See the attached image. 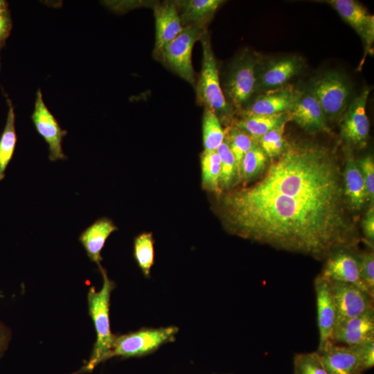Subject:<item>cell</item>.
<instances>
[{
    "instance_id": "obj_1",
    "label": "cell",
    "mask_w": 374,
    "mask_h": 374,
    "mask_svg": "<svg viewBox=\"0 0 374 374\" xmlns=\"http://www.w3.org/2000/svg\"><path fill=\"white\" fill-rule=\"evenodd\" d=\"M343 173L332 148L287 142L256 181L217 196L216 213L231 234L326 260L360 240Z\"/></svg>"
},
{
    "instance_id": "obj_2",
    "label": "cell",
    "mask_w": 374,
    "mask_h": 374,
    "mask_svg": "<svg viewBox=\"0 0 374 374\" xmlns=\"http://www.w3.org/2000/svg\"><path fill=\"white\" fill-rule=\"evenodd\" d=\"M99 270L103 277L102 287L96 291L94 287H90L87 294L89 314L93 323L96 340L88 361L72 374L90 373L99 364L105 362L116 337L112 332L109 320L110 296L116 285L102 266Z\"/></svg>"
},
{
    "instance_id": "obj_3",
    "label": "cell",
    "mask_w": 374,
    "mask_h": 374,
    "mask_svg": "<svg viewBox=\"0 0 374 374\" xmlns=\"http://www.w3.org/2000/svg\"><path fill=\"white\" fill-rule=\"evenodd\" d=\"M199 40L203 57L202 71L196 87L197 102L204 108L212 110L220 122L229 124L232 121L235 111L229 104L221 88L217 62L207 31Z\"/></svg>"
},
{
    "instance_id": "obj_4",
    "label": "cell",
    "mask_w": 374,
    "mask_h": 374,
    "mask_svg": "<svg viewBox=\"0 0 374 374\" xmlns=\"http://www.w3.org/2000/svg\"><path fill=\"white\" fill-rule=\"evenodd\" d=\"M176 326L159 328H141L139 330L116 336L113 347L106 361L115 357L130 358L152 353L165 344L175 339Z\"/></svg>"
},
{
    "instance_id": "obj_5",
    "label": "cell",
    "mask_w": 374,
    "mask_h": 374,
    "mask_svg": "<svg viewBox=\"0 0 374 374\" xmlns=\"http://www.w3.org/2000/svg\"><path fill=\"white\" fill-rule=\"evenodd\" d=\"M258 58L243 52L231 63L224 83V96L233 109L241 111L256 89Z\"/></svg>"
},
{
    "instance_id": "obj_6",
    "label": "cell",
    "mask_w": 374,
    "mask_h": 374,
    "mask_svg": "<svg viewBox=\"0 0 374 374\" xmlns=\"http://www.w3.org/2000/svg\"><path fill=\"white\" fill-rule=\"evenodd\" d=\"M206 31V29L195 26L184 28L177 37L163 48L157 59L181 78L195 85L192 51L195 43Z\"/></svg>"
},
{
    "instance_id": "obj_7",
    "label": "cell",
    "mask_w": 374,
    "mask_h": 374,
    "mask_svg": "<svg viewBox=\"0 0 374 374\" xmlns=\"http://www.w3.org/2000/svg\"><path fill=\"white\" fill-rule=\"evenodd\" d=\"M350 91L349 82L342 74L330 71L313 82L310 93L318 100L326 117L334 118L346 111Z\"/></svg>"
},
{
    "instance_id": "obj_8",
    "label": "cell",
    "mask_w": 374,
    "mask_h": 374,
    "mask_svg": "<svg viewBox=\"0 0 374 374\" xmlns=\"http://www.w3.org/2000/svg\"><path fill=\"white\" fill-rule=\"evenodd\" d=\"M328 281L336 307L335 323L359 316L373 308L374 296L364 290L351 283L331 280Z\"/></svg>"
},
{
    "instance_id": "obj_9",
    "label": "cell",
    "mask_w": 374,
    "mask_h": 374,
    "mask_svg": "<svg viewBox=\"0 0 374 374\" xmlns=\"http://www.w3.org/2000/svg\"><path fill=\"white\" fill-rule=\"evenodd\" d=\"M31 119L38 134L48 146V159L51 161L66 159L62 150V139L67 131L62 130L53 114L46 106L41 90L36 93V98Z\"/></svg>"
},
{
    "instance_id": "obj_10",
    "label": "cell",
    "mask_w": 374,
    "mask_h": 374,
    "mask_svg": "<svg viewBox=\"0 0 374 374\" xmlns=\"http://www.w3.org/2000/svg\"><path fill=\"white\" fill-rule=\"evenodd\" d=\"M370 89L365 87L344 112L341 134L349 144L362 148L366 145L370 132V122L366 107Z\"/></svg>"
},
{
    "instance_id": "obj_11",
    "label": "cell",
    "mask_w": 374,
    "mask_h": 374,
    "mask_svg": "<svg viewBox=\"0 0 374 374\" xmlns=\"http://www.w3.org/2000/svg\"><path fill=\"white\" fill-rule=\"evenodd\" d=\"M374 338V308L335 324L330 341L353 346Z\"/></svg>"
},
{
    "instance_id": "obj_12",
    "label": "cell",
    "mask_w": 374,
    "mask_h": 374,
    "mask_svg": "<svg viewBox=\"0 0 374 374\" xmlns=\"http://www.w3.org/2000/svg\"><path fill=\"white\" fill-rule=\"evenodd\" d=\"M320 276L327 280L351 283L367 292L353 249H340L332 253L326 259Z\"/></svg>"
},
{
    "instance_id": "obj_13",
    "label": "cell",
    "mask_w": 374,
    "mask_h": 374,
    "mask_svg": "<svg viewBox=\"0 0 374 374\" xmlns=\"http://www.w3.org/2000/svg\"><path fill=\"white\" fill-rule=\"evenodd\" d=\"M314 285L319 333L317 352L320 353L330 340L336 321V307L328 280L319 275Z\"/></svg>"
},
{
    "instance_id": "obj_14",
    "label": "cell",
    "mask_w": 374,
    "mask_h": 374,
    "mask_svg": "<svg viewBox=\"0 0 374 374\" xmlns=\"http://www.w3.org/2000/svg\"><path fill=\"white\" fill-rule=\"evenodd\" d=\"M300 93L291 87L271 89L247 105L240 112L242 116L285 113L291 109Z\"/></svg>"
},
{
    "instance_id": "obj_15",
    "label": "cell",
    "mask_w": 374,
    "mask_h": 374,
    "mask_svg": "<svg viewBox=\"0 0 374 374\" xmlns=\"http://www.w3.org/2000/svg\"><path fill=\"white\" fill-rule=\"evenodd\" d=\"M153 10L156 30L153 54L157 59L163 48L177 37L184 28L173 1L155 3Z\"/></svg>"
},
{
    "instance_id": "obj_16",
    "label": "cell",
    "mask_w": 374,
    "mask_h": 374,
    "mask_svg": "<svg viewBox=\"0 0 374 374\" xmlns=\"http://www.w3.org/2000/svg\"><path fill=\"white\" fill-rule=\"evenodd\" d=\"M290 120L309 132H327L326 117L316 98L310 92L300 93L291 109Z\"/></svg>"
},
{
    "instance_id": "obj_17",
    "label": "cell",
    "mask_w": 374,
    "mask_h": 374,
    "mask_svg": "<svg viewBox=\"0 0 374 374\" xmlns=\"http://www.w3.org/2000/svg\"><path fill=\"white\" fill-rule=\"evenodd\" d=\"M341 18L350 25L365 42L371 46L374 40V17L358 2L353 0H330L327 1Z\"/></svg>"
},
{
    "instance_id": "obj_18",
    "label": "cell",
    "mask_w": 374,
    "mask_h": 374,
    "mask_svg": "<svg viewBox=\"0 0 374 374\" xmlns=\"http://www.w3.org/2000/svg\"><path fill=\"white\" fill-rule=\"evenodd\" d=\"M319 353L329 374H362L364 372L358 355L350 346L329 341Z\"/></svg>"
},
{
    "instance_id": "obj_19",
    "label": "cell",
    "mask_w": 374,
    "mask_h": 374,
    "mask_svg": "<svg viewBox=\"0 0 374 374\" xmlns=\"http://www.w3.org/2000/svg\"><path fill=\"white\" fill-rule=\"evenodd\" d=\"M296 57H286L270 62L260 71H257L256 89H274L284 85L302 68Z\"/></svg>"
},
{
    "instance_id": "obj_20",
    "label": "cell",
    "mask_w": 374,
    "mask_h": 374,
    "mask_svg": "<svg viewBox=\"0 0 374 374\" xmlns=\"http://www.w3.org/2000/svg\"><path fill=\"white\" fill-rule=\"evenodd\" d=\"M183 28L195 26L203 29L224 2L222 0H179L173 1Z\"/></svg>"
},
{
    "instance_id": "obj_21",
    "label": "cell",
    "mask_w": 374,
    "mask_h": 374,
    "mask_svg": "<svg viewBox=\"0 0 374 374\" xmlns=\"http://www.w3.org/2000/svg\"><path fill=\"white\" fill-rule=\"evenodd\" d=\"M118 230L113 221L106 217L96 220L84 229L79 236V241L83 246L87 256L98 267L103 260L101 251L109 236Z\"/></svg>"
},
{
    "instance_id": "obj_22",
    "label": "cell",
    "mask_w": 374,
    "mask_h": 374,
    "mask_svg": "<svg viewBox=\"0 0 374 374\" xmlns=\"http://www.w3.org/2000/svg\"><path fill=\"white\" fill-rule=\"evenodd\" d=\"M343 176L345 195L349 206L353 211H359L368 202L367 194L361 170L349 150Z\"/></svg>"
},
{
    "instance_id": "obj_23",
    "label": "cell",
    "mask_w": 374,
    "mask_h": 374,
    "mask_svg": "<svg viewBox=\"0 0 374 374\" xmlns=\"http://www.w3.org/2000/svg\"><path fill=\"white\" fill-rule=\"evenodd\" d=\"M289 120L287 112L273 115H246L235 121L233 125L248 134L255 141H258L266 133Z\"/></svg>"
},
{
    "instance_id": "obj_24",
    "label": "cell",
    "mask_w": 374,
    "mask_h": 374,
    "mask_svg": "<svg viewBox=\"0 0 374 374\" xmlns=\"http://www.w3.org/2000/svg\"><path fill=\"white\" fill-rule=\"evenodd\" d=\"M7 101L9 109L6 125L0 136V181L5 177L6 170L12 158L17 143L14 107L9 99Z\"/></svg>"
},
{
    "instance_id": "obj_25",
    "label": "cell",
    "mask_w": 374,
    "mask_h": 374,
    "mask_svg": "<svg viewBox=\"0 0 374 374\" xmlns=\"http://www.w3.org/2000/svg\"><path fill=\"white\" fill-rule=\"evenodd\" d=\"M202 170V186L203 189L216 193L221 192L219 180L221 170V161L217 151H203L200 157Z\"/></svg>"
},
{
    "instance_id": "obj_26",
    "label": "cell",
    "mask_w": 374,
    "mask_h": 374,
    "mask_svg": "<svg viewBox=\"0 0 374 374\" xmlns=\"http://www.w3.org/2000/svg\"><path fill=\"white\" fill-rule=\"evenodd\" d=\"M267 156L257 143H253L251 149L244 156L241 163L240 179L244 186L265 171Z\"/></svg>"
},
{
    "instance_id": "obj_27",
    "label": "cell",
    "mask_w": 374,
    "mask_h": 374,
    "mask_svg": "<svg viewBox=\"0 0 374 374\" xmlns=\"http://www.w3.org/2000/svg\"><path fill=\"white\" fill-rule=\"evenodd\" d=\"M221 161V170L219 180L220 192L226 191L240 181L234 156L225 141L217 149Z\"/></svg>"
},
{
    "instance_id": "obj_28",
    "label": "cell",
    "mask_w": 374,
    "mask_h": 374,
    "mask_svg": "<svg viewBox=\"0 0 374 374\" xmlns=\"http://www.w3.org/2000/svg\"><path fill=\"white\" fill-rule=\"evenodd\" d=\"M204 151H216L224 141V131L216 114L204 108L202 120Z\"/></svg>"
},
{
    "instance_id": "obj_29",
    "label": "cell",
    "mask_w": 374,
    "mask_h": 374,
    "mask_svg": "<svg viewBox=\"0 0 374 374\" xmlns=\"http://www.w3.org/2000/svg\"><path fill=\"white\" fill-rule=\"evenodd\" d=\"M224 141L232 152L240 179L241 163L245 154L251 149L255 140L248 134L231 125L224 131Z\"/></svg>"
},
{
    "instance_id": "obj_30",
    "label": "cell",
    "mask_w": 374,
    "mask_h": 374,
    "mask_svg": "<svg viewBox=\"0 0 374 374\" xmlns=\"http://www.w3.org/2000/svg\"><path fill=\"white\" fill-rule=\"evenodd\" d=\"M134 257L144 276L149 277L154 262V240L152 233L145 232L134 240Z\"/></svg>"
},
{
    "instance_id": "obj_31",
    "label": "cell",
    "mask_w": 374,
    "mask_h": 374,
    "mask_svg": "<svg viewBox=\"0 0 374 374\" xmlns=\"http://www.w3.org/2000/svg\"><path fill=\"white\" fill-rule=\"evenodd\" d=\"M286 123L274 127L258 140L260 147L271 159L278 157L286 147L287 141L283 135Z\"/></svg>"
},
{
    "instance_id": "obj_32",
    "label": "cell",
    "mask_w": 374,
    "mask_h": 374,
    "mask_svg": "<svg viewBox=\"0 0 374 374\" xmlns=\"http://www.w3.org/2000/svg\"><path fill=\"white\" fill-rule=\"evenodd\" d=\"M294 374H329L326 370L319 353H298L294 357Z\"/></svg>"
},
{
    "instance_id": "obj_33",
    "label": "cell",
    "mask_w": 374,
    "mask_h": 374,
    "mask_svg": "<svg viewBox=\"0 0 374 374\" xmlns=\"http://www.w3.org/2000/svg\"><path fill=\"white\" fill-rule=\"evenodd\" d=\"M362 280L367 292L374 296V253L366 251L356 253Z\"/></svg>"
},
{
    "instance_id": "obj_34",
    "label": "cell",
    "mask_w": 374,
    "mask_h": 374,
    "mask_svg": "<svg viewBox=\"0 0 374 374\" xmlns=\"http://www.w3.org/2000/svg\"><path fill=\"white\" fill-rule=\"evenodd\" d=\"M366 187L367 200L370 207L373 206L374 203V161L372 155L368 154L357 161Z\"/></svg>"
},
{
    "instance_id": "obj_35",
    "label": "cell",
    "mask_w": 374,
    "mask_h": 374,
    "mask_svg": "<svg viewBox=\"0 0 374 374\" xmlns=\"http://www.w3.org/2000/svg\"><path fill=\"white\" fill-rule=\"evenodd\" d=\"M358 355L364 371L371 368L374 365V338L358 345L350 346Z\"/></svg>"
},
{
    "instance_id": "obj_36",
    "label": "cell",
    "mask_w": 374,
    "mask_h": 374,
    "mask_svg": "<svg viewBox=\"0 0 374 374\" xmlns=\"http://www.w3.org/2000/svg\"><path fill=\"white\" fill-rule=\"evenodd\" d=\"M362 230L364 237L370 246L373 247L374 243V208L370 207L363 221Z\"/></svg>"
},
{
    "instance_id": "obj_37",
    "label": "cell",
    "mask_w": 374,
    "mask_h": 374,
    "mask_svg": "<svg viewBox=\"0 0 374 374\" xmlns=\"http://www.w3.org/2000/svg\"><path fill=\"white\" fill-rule=\"evenodd\" d=\"M10 28V19L6 8L0 9V42L8 35Z\"/></svg>"
},
{
    "instance_id": "obj_38",
    "label": "cell",
    "mask_w": 374,
    "mask_h": 374,
    "mask_svg": "<svg viewBox=\"0 0 374 374\" xmlns=\"http://www.w3.org/2000/svg\"><path fill=\"white\" fill-rule=\"evenodd\" d=\"M11 339V332L9 328L0 321V357L7 349Z\"/></svg>"
},
{
    "instance_id": "obj_39",
    "label": "cell",
    "mask_w": 374,
    "mask_h": 374,
    "mask_svg": "<svg viewBox=\"0 0 374 374\" xmlns=\"http://www.w3.org/2000/svg\"><path fill=\"white\" fill-rule=\"evenodd\" d=\"M5 1L0 0V9L5 8Z\"/></svg>"
}]
</instances>
